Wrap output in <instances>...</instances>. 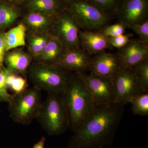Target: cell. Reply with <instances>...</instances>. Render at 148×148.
Instances as JSON below:
<instances>
[{
	"mask_svg": "<svg viewBox=\"0 0 148 148\" xmlns=\"http://www.w3.org/2000/svg\"><path fill=\"white\" fill-rule=\"evenodd\" d=\"M124 106L113 103L95 105L69 141V148H102L112 146L124 113Z\"/></svg>",
	"mask_w": 148,
	"mask_h": 148,
	"instance_id": "1",
	"label": "cell"
},
{
	"mask_svg": "<svg viewBox=\"0 0 148 148\" xmlns=\"http://www.w3.org/2000/svg\"><path fill=\"white\" fill-rule=\"evenodd\" d=\"M69 121V129L76 132L95 106L80 75L73 73L62 95Z\"/></svg>",
	"mask_w": 148,
	"mask_h": 148,
	"instance_id": "2",
	"label": "cell"
},
{
	"mask_svg": "<svg viewBox=\"0 0 148 148\" xmlns=\"http://www.w3.org/2000/svg\"><path fill=\"white\" fill-rule=\"evenodd\" d=\"M72 73L57 65L34 62L28 69L27 77L34 87L40 91L62 95Z\"/></svg>",
	"mask_w": 148,
	"mask_h": 148,
	"instance_id": "3",
	"label": "cell"
},
{
	"mask_svg": "<svg viewBox=\"0 0 148 148\" xmlns=\"http://www.w3.org/2000/svg\"><path fill=\"white\" fill-rule=\"evenodd\" d=\"M49 135H60L69 129V116L62 95L47 92L36 119Z\"/></svg>",
	"mask_w": 148,
	"mask_h": 148,
	"instance_id": "4",
	"label": "cell"
},
{
	"mask_svg": "<svg viewBox=\"0 0 148 148\" xmlns=\"http://www.w3.org/2000/svg\"><path fill=\"white\" fill-rule=\"evenodd\" d=\"M42 101L41 91L34 86L14 94L8 103L10 117L16 123L29 125L36 118Z\"/></svg>",
	"mask_w": 148,
	"mask_h": 148,
	"instance_id": "5",
	"label": "cell"
},
{
	"mask_svg": "<svg viewBox=\"0 0 148 148\" xmlns=\"http://www.w3.org/2000/svg\"><path fill=\"white\" fill-rule=\"evenodd\" d=\"M66 9L72 14L82 31L100 32L110 20L87 0H73L66 3Z\"/></svg>",
	"mask_w": 148,
	"mask_h": 148,
	"instance_id": "6",
	"label": "cell"
},
{
	"mask_svg": "<svg viewBox=\"0 0 148 148\" xmlns=\"http://www.w3.org/2000/svg\"><path fill=\"white\" fill-rule=\"evenodd\" d=\"M115 103L125 105L133 98L146 92L138 80L133 68H124L112 79Z\"/></svg>",
	"mask_w": 148,
	"mask_h": 148,
	"instance_id": "7",
	"label": "cell"
},
{
	"mask_svg": "<svg viewBox=\"0 0 148 148\" xmlns=\"http://www.w3.org/2000/svg\"><path fill=\"white\" fill-rule=\"evenodd\" d=\"M80 30L72 14L66 9L55 18L50 34L66 49L80 47L79 36Z\"/></svg>",
	"mask_w": 148,
	"mask_h": 148,
	"instance_id": "8",
	"label": "cell"
},
{
	"mask_svg": "<svg viewBox=\"0 0 148 148\" xmlns=\"http://www.w3.org/2000/svg\"><path fill=\"white\" fill-rule=\"evenodd\" d=\"M79 74L95 105H110L115 103L112 79L87 73Z\"/></svg>",
	"mask_w": 148,
	"mask_h": 148,
	"instance_id": "9",
	"label": "cell"
},
{
	"mask_svg": "<svg viewBox=\"0 0 148 148\" xmlns=\"http://www.w3.org/2000/svg\"><path fill=\"white\" fill-rule=\"evenodd\" d=\"M114 18L128 28L147 21L148 0H121Z\"/></svg>",
	"mask_w": 148,
	"mask_h": 148,
	"instance_id": "10",
	"label": "cell"
},
{
	"mask_svg": "<svg viewBox=\"0 0 148 148\" xmlns=\"http://www.w3.org/2000/svg\"><path fill=\"white\" fill-rule=\"evenodd\" d=\"M92 63L90 54L80 47L65 49L55 65L72 73L83 74L90 72Z\"/></svg>",
	"mask_w": 148,
	"mask_h": 148,
	"instance_id": "11",
	"label": "cell"
},
{
	"mask_svg": "<svg viewBox=\"0 0 148 148\" xmlns=\"http://www.w3.org/2000/svg\"><path fill=\"white\" fill-rule=\"evenodd\" d=\"M121 69L133 68L136 65L148 59V43L139 39H132L116 53Z\"/></svg>",
	"mask_w": 148,
	"mask_h": 148,
	"instance_id": "12",
	"label": "cell"
},
{
	"mask_svg": "<svg viewBox=\"0 0 148 148\" xmlns=\"http://www.w3.org/2000/svg\"><path fill=\"white\" fill-rule=\"evenodd\" d=\"M95 55L92 58L90 74L113 79L121 70L116 53L104 51Z\"/></svg>",
	"mask_w": 148,
	"mask_h": 148,
	"instance_id": "13",
	"label": "cell"
},
{
	"mask_svg": "<svg viewBox=\"0 0 148 148\" xmlns=\"http://www.w3.org/2000/svg\"><path fill=\"white\" fill-rule=\"evenodd\" d=\"M33 60L30 53L17 48L6 52L3 63L10 72L27 78L28 69Z\"/></svg>",
	"mask_w": 148,
	"mask_h": 148,
	"instance_id": "14",
	"label": "cell"
},
{
	"mask_svg": "<svg viewBox=\"0 0 148 148\" xmlns=\"http://www.w3.org/2000/svg\"><path fill=\"white\" fill-rule=\"evenodd\" d=\"M79 36L81 47L90 55H95L106 51V49H113L109 44L108 38L100 32L80 30Z\"/></svg>",
	"mask_w": 148,
	"mask_h": 148,
	"instance_id": "15",
	"label": "cell"
},
{
	"mask_svg": "<svg viewBox=\"0 0 148 148\" xmlns=\"http://www.w3.org/2000/svg\"><path fill=\"white\" fill-rule=\"evenodd\" d=\"M55 18L46 14L29 12L24 17L22 23L29 33L50 34Z\"/></svg>",
	"mask_w": 148,
	"mask_h": 148,
	"instance_id": "16",
	"label": "cell"
},
{
	"mask_svg": "<svg viewBox=\"0 0 148 148\" xmlns=\"http://www.w3.org/2000/svg\"><path fill=\"white\" fill-rule=\"evenodd\" d=\"M29 12L46 14L56 18L66 10V4L61 0H27Z\"/></svg>",
	"mask_w": 148,
	"mask_h": 148,
	"instance_id": "17",
	"label": "cell"
},
{
	"mask_svg": "<svg viewBox=\"0 0 148 148\" xmlns=\"http://www.w3.org/2000/svg\"><path fill=\"white\" fill-rule=\"evenodd\" d=\"M65 49L61 43L52 37L35 62L48 65H55L63 55Z\"/></svg>",
	"mask_w": 148,
	"mask_h": 148,
	"instance_id": "18",
	"label": "cell"
},
{
	"mask_svg": "<svg viewBox=\"0 0 148 148\" xmlns=\"http://www.w3.org/2000/svg\"><path fill=\"white\" fill-rule=\"evenodd\" d=\"M27 32V27L22 22L4 33L6 52L26 45Z\"/></svg>",
	"mask_w": 148,
	"mask_h": 148,
	"instance_id": "19",
	"label": "cell"
},
{
	"mask_svg": "<svg viewBox=\"0 0 148 148\" xmlns=\"http://www.w3.org/2000/svg\"><path fill=\"white\" fill-rule=\"evenodd\" d=\"M26 36L28 50L33 59L38 57L52 37L50 33L35 34L28 32Z\"/></svg>",
	"mask_w": 148,
	"mask_h": 148,
	"instance_id": "20",
	"label": "cell"
},
{
	"mask_svg": "<svg viewBox=\"0 0 148 148\" xmlns=\"http://www.w3.org/2000/svg\"><path fill=\"white\" fill-rule=\"evenodd\" d=\"M20 16V12L14 6L7 4H0V29L12 25Z\"/></svg>",
	"mask_w": 148,
	"mask_h": 148,
	"instance_id": "21",
	"label": "cell"
},
{
	"mask_svg": "<svg viewBox=\"0 0 148 148\" xmlns=\"http://www.w3.org/2000/svg\"><path fill=\"white\" fill-rule=\"evenodd\" d=\"M109 19L114 18L121 0H87Z\"/></svg>",
	"mask_w": 148,
	"mask_h": 148,
	"instance_id": "22",
	"label": "cell"
},
{
	"mask_svg": "<svg viewBox=\"0 0 148 148\" xmlns=\"http://www.w3.org/2000/svg\"><path fill=\"white\" fill-rule=\"evenodd\" d=\"M129 103L132 105L131 110L134 115H148V92H146L133 98Z\"/></svg>",
	"mask_w": 148,
	"mask_h": 148,
	"instance_id": "23",
	"label": "cell"
},
{
	"mask_svg": "<svg viewBox=\"0 0 148 148\" xmlns=\"http://www.w3.org/2000/svg\"><path fill=\"white\" fill-rule=\"evenodd\" d=\"M6 84L8 89L12 90L14 94L21 92L28 88L27 78L10 72L7 77Z\"/></svg>",
	"mask_w": 148,
	"mask_h": 148,
	"instance_id": "24",
	"label": "cell"
},
{
	"mask_svg": "<svg viewBox=\"0 0 148 148\" xmlns=\"http://www.w3.org/2000/svg\"><path fill=\"white\" fill-rule=\"evenodd\" d=\"M135 75L145 92H148V59L134 66Z\"/></svg>",
	"mask_w": 148,
	"mask_h": 148,
	"instance_id": "25",
	"label": "cell"
},
{
	"mask_svg": "<svg viewBox=\"0 0 148 148\" xmlns=\"http://www.w3.org/2000/svg\"><path fill=\"white\" fill-rule=\"evenodd\" d=\"M9 71L3 67L0 69V103L3 102L9 103L12 98V95L8 92L6 84V78Z\"/></svg>",
	"mask_w": 148,
	"mask_h": 148,
	"instance_id": "26",
	"label": "cell"
},
{
	"mask_svg": "<svg viewBox=\"0 0 148 148\" xmlns=\"http://www.w3.org/2000/svg\"><path fill=\"white\" fill-rule=\"evenodd\" d=\"M127 28L126 25L119 22L112 25H107L100 32L107 38L114 37L125 34Z\"/></svg>",
	"mask_w": 148,
	"mask_h": 148,
	"instance_id": "27",
	"label": "cell"
},
{
	"mask_svg": "<svg viewBox=\"0 0 148 148\" xmlns=\"http://www.w3.org/2000/svg\"><path fill=\"white\" fill-rule=\"evenodd\" d=\"M133 36L132 34H123L117 36L108 38V42L113 48L119 49L126 45Z\"/></svg>",
	"mask_w": 148,
	"mask_h": 148,
	"instance_id": "28",
	"label": "cell"
},
{
	"mask_svg": "<svg viewBox=\"0 0 148 148\" xmlns=\"http://www.w3.org/2000/svg\"><path fill=\"white\" fill-rule=\"evenodd\" d=\"M130 28L139 36L140 41L148 43V20L140 24H134Z\"/></svg>",
	"mask_w": 148,
	"mask_h": 148,
	"instance_id": "29",
	"label": "cell"
},
{
	"mask_svg": "<svg viewBox=\"0 0 148 148\" xmlns=\"http://www.w3.org/2000/svg\"><path fill=\"white\" fill-rule=\"evenodd\" d=\"M6 53L4 33L0 32V69L3 67L4 58Z\"/></svg>",
	"mask_w": 148,
	"mask_h": 148,
	"instance_id": "30",
	"label": "cell"
},
{
	"mask_svg": "<svg viewBox=\"0 0 148 148\" xmlns=\"http://www.w3.org/2000/svg\"><path fill=\"white\" fill-rule=\"evenodd\" d=\"M46 139L45 137L41 138L33 146L32 148H45Z\"/></svg>",
	"mask_w": 148,
	"mask_h": 148,
	"instance_id": "31",
	"label": "cell"
},
{
	"mask_svg": "<svg viewBox=\"0 0 148 148\" xmlns=\"http://www.w3.org/2000/svg\"><path fill=\"white\" fill-rule=\"evenodd\" d=\"M61 1H63V2L65 3L66 4V3L69 2L73 1V0H61Z\"/></svg>",
	"mask_w": 148,
	"mask_h": 148,
	"instance_id": "32",
	"label": "cell"
},
{
	"mask_svg": "<svg viewBox=\"0 0 148 148\" xmlns=\"http://www.w3.org/2000/svg\"><path fill=\"white\" fill-rule=\"evenodd\" d=\"M20 2H23L26 1L27 0H18Z\"/></svg>",
	"mask_w": 148,
	"mask_h": 148,
	"instance_id": "33",
	"label": "cell"
},
{
	"mask_svg": "<svg viewBox=\"0 0 148 148\" xmlns=\"http://www.w3.org/2000/svg\"><path fill=\"white\" fill-rule=\"evenodd\" d=\"M10 1H14V0H10Z\"/></svg>",
	"mask_w": 148,
	"mask_h": 148,
	"instance_id": "34",
	"label": "cell"
},
{
	"mask_svg": "<svg viewBox=\"0 0 148 148\" xmlns=\"http://www.w3.org/2000/svg\"><path fill=\"white\" fill-rule=\"evenodd\" d=\"M107 148L106 147H104V148Z\"/></svg>",
	"mask_w": 148,
	"mask_h": 148,
	"instance_id": "35",
	"label": "cell"
}]
</instances>
